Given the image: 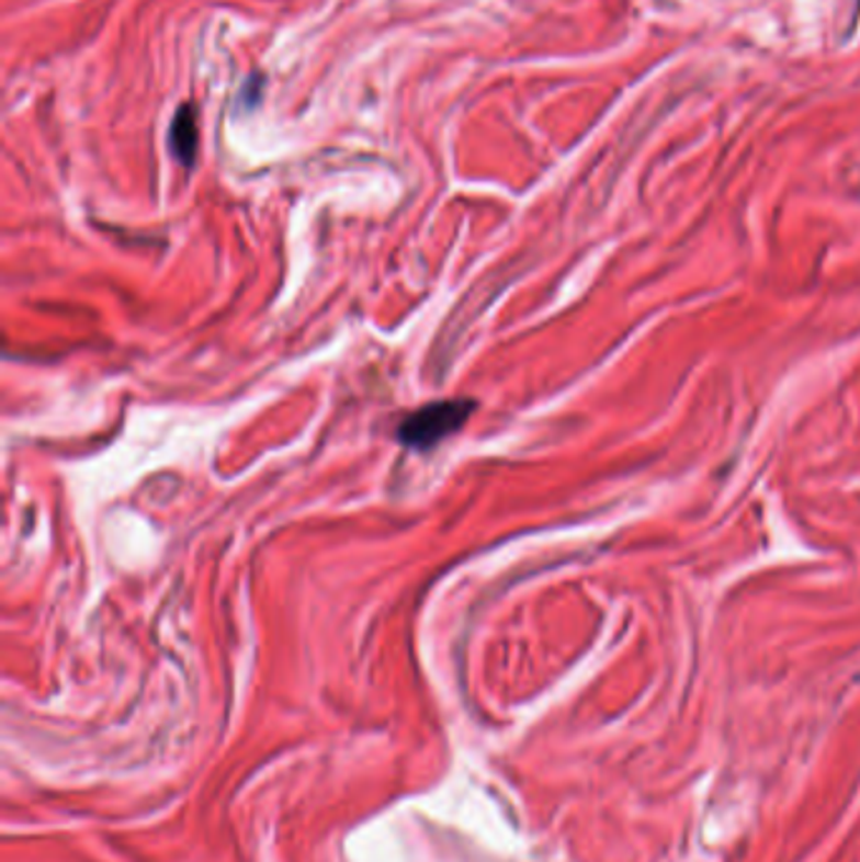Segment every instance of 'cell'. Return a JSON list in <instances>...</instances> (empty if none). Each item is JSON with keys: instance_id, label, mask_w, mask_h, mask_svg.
Returning <instances> with one entry per match:
<instances>
[{"instance_id": "cell-1", "label": "cell", "mask_w": 860, "mask_h": 862, "mask_svg": "<svg viewBox=\"0 0 860 862\" xmlns=\"http://www.w3.org/2000/svg\"><path fill=\"white\" fill-rule=\"evenodd\" d=\"M475 411V404L467 399L454 401H437L429 407L409 413L399 427V442L411 446V450H429L444 436L465 427V421Z\"/></svg>"}, {"instance_id": "cell-2", "label": "cell", "mask_w": 860, "mask_h": 862, "mask_svg": "<svg viewBox=\"0 0 860 862\" xmlns=\"http://www.w3.org/2000/svg\"><path fill=\"white\" fill-rule=\"evenodd\" d=\"M170 144H172L174 157L180 159V162L192 165V159H195V149H197V124H195V112H192V106H184V109H180V112H177L172 132H170Z\"/></svg>"}]
</instances>
